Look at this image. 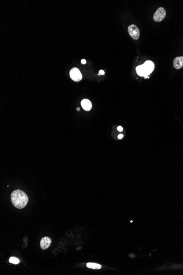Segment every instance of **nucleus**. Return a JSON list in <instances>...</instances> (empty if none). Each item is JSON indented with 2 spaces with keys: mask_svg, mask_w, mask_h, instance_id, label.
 Segmentation results:
<instances>
[{
  "mask_svg": "<svg viewBox=\"0 0 183 275\" xmlns=\"http://www.w3.org/2000/svg\"><path fill=\"white\" fill-rule=\"evenodd\" d=\"M11 201L13 206L18 209H23L29 202L26 193L21 190H15L11 194Z\"/></svg>",
  "mask_w": 183,
  "mask_h": 275,
  "instance_id": "obj_1",
  "label": "nucleus"
},
{
  "mask_svg": "<svg viewBox=\"0 0 183 275\" xmlns=\"http://www.w3.org/2000/svg\"><path fill=\"white\" fill-rule=\"evenodd\" d=\"M166 16V12L164 7H159L155 12L153 19L156 22H160L164 19Z\"/></svg>",
  "mask_w": 183,
  "mask_h": 275,
  "instance_id": "obj_2",
  "label": "nucleus"
},
{
  "mask_svg": "<svg viewBox=\"0 0 183 275\" xmlns=\"http://www.w3.org/2000/svg\"><path fill=\"white\" fill-rule=\"evenodd\" d=\"M128 31L132 39L135 40L139 39L140 37V31L137 25L134 24H131L128 26Z\"/></svg>",
  "mask_w": 183,
  "mask_h": 275,
  "instance_id": "obj_3",
  "label": "nucleus"
},
{
  "mask_svg": "<svg viewBox=\"0 0 183 275\" xmlns=\"http://www.w3.org/2000/svg\"><path fill=\"white\" fill-rule=\"evenodd\" d=\"M70 76L72 80L75 81H80L82 79L81 72L77 68H73L70 72Z\"/></svg>",
  "mask_w": 183,
  "mask_h": 275,
  "instance_id": "obj_4",
  "label": "nucleus"
},
{
  "mask_svg": "<svg viewBox=\"0 0 183 275\" xmlns=\"http://www.w3.org/2000/svg\"><path fill=\"white\" fill-rule=\"evenodd\" d=\"M51 242H52L51 239L49 237H43L42 238L41 240V242H40L41 248L43 249V250L47 249L51 245Z\"/></svg>",
  "mask_w": 183,
  "mask_h": 275,
  "instance_id": "obj_5",
  "label": "nucleus"
},
{
  "mask_svg": "<svg viewBox=\"0 0 183 275\" xmlns=\"http://www.w3.org/2000/svg\"><path fill=\"white\" fill-rule=\"evenodd\" d=\"M173 67L176 69H179L183 67V56L175 58L173 62Z\"/></svg>",
  "mask_w": 183,
  "mask_h": 275,
  "instance_id": "obj_6",
  "label": "nucleus"
},
{
  "mask_svg": "<svg viewBox=\"0 0 183 275\" xmlns=\"http://www.w3.org/2000/svg\"><path fill=\"white\" fill-rule=\"evenodd\" d=\"M143 65L144 66L145 69H146L149 75H150L151 73L154 71L155 69V64L152 61H147L144 63Z\"/></svg>",
  "mask_w": 183,
  "mask_h": 275,
  "instance_id": "obj_7",
  "label": "nucleus"
},
{
  "mask_svg": "<svg viewBox=\"0 0 183 275\" xmlns=\"http://www.w3.org/2000/svg\"><path fill=\"white\" fill-rule=\"evenodd\" d=\"M136 72H137L138 75L141 76L145 77V76H147L149 75L148 74L147 72L146 69H145L143 65L138 66L136 68Z\"/></svg>",
  "mask_w": 183,
  "mask_h": 275,
  "instance_id": "obj_8",
  "label": "nucleus"
},
{
  "mask_svg": "<svg viewBox=\"0 0 183 275\" xmlns=\"http://www.w3.org/2000/svg\"><path fill=\"white\" fill-rule=\"evenodd\" d=\"M81 105L83 109L86 111H89L92 107L91 102L87 99H84L82 100L81 101Z\"/></svg>",
  "mask_w": 183,
  "mask_h": 275,
  "instance_id": "obj_9",
  "label": "nucleus"
},
{
  "mask_svg": "<svg viewBox=\"0 0 183 275\" xmlns=\"http://www.w3.org/2000/svg\"><path fill=\"white\" fill-rule=\"evenodd\" d=\"M87 267L89 268V269H95H95L96 270L100 269L101 268V266L100 265L96 264V263H92V262L87 263Z\"/></svg>",
  "mask_w": 183,
  "mask_h": 275,
  "instance_id": "obj_10",
  "label": "nucleus"
},
{
  "mask_svg": "<svg viewBox=\"0 0 183 275\" xmlns=\"http://www.w3.org/2000/svg\"><path fill=\"white\" fill-rule=\"evenodd\" d=\"M9 262L10 263L13 264H18L19 263L20 261L19 260L18 258L12 256V257L10 258V260H9Z\"/></svg>",
  "mask_w": 183,
  "mask_h": 275,
  "instance_id": "obj_11",
  "label": "nucleus"
},
{
  "mask_svg": "<svg viewBox=\"0 0 183 275\" xmlns=\"http://www.w3.org/2000/svg\"><path fill=\"white\" fill-rule=\"evenodd\" d=\"M117 129H118V131H120V132L123 131V128H122V126H120L118 127Z\"/></svg>",
  "mask_w": 183,
  "mask_h": 275,
  "instance_id": "obj_12",
  "label": "nucleus"
},
{
  "mask_svg": "<svg viewBox=\"0 0 183 275\" xmlns=\"http://www.w3.org/2000/svg\"><path fill=\"white\" fill-rule=\"evenodd\" d=\"M99 74H101V75H104L105 74L104 71V70H99Z\"/></svg>",
  "mask_w": 183,
  "mask_h": 275,
  "instance_id": "obj_13",
  "label": "nucleus"
},
{
  "mask_svg": "<svg viewBox=\"0 0 183 275\" xmlns=\"http://www.w3.org/2000/svg\"><path fill=\"white\" fill-rule=\"evenodd\" d=\"M123 135L122 134H120L119 135H118V139H122V138H123Z\"/></svg>",
  "mask_w": 183,
  "mask_h": 275,
  "instance_id": "obj_14",
  "label": "nucleus"
},
{
  "mask_svg": "<svg viewBox=\"0 0 183 275\" xmlns=\"http://www.w3.org/2000/svg\"><path fill=\"white\" fill-rule=\"evenodd\" d=\"M81 63L83 64H85L86 63V61L85 59H82L81 60Z\"/></svg>",
  "mask_w": 183,
  "mask_h": 275,
  "instance_id": "obj_15",
  "label": "nucleus"
},
{
  "mask_svg": "<svg viewBox=\"0 0 183 275\" xmlns=\"http://www.w3.org/2000/svg\"><path fill=\"white\" fill-rule=\"evenodd\" d=\"M76 111H80V108H77V109H76Z\"/></svg>",
  "mask_w": 183,
  "mask_h": 275,
  "instance_id": "obj_16",
  "label": "nucleus"
}]
</instances>
